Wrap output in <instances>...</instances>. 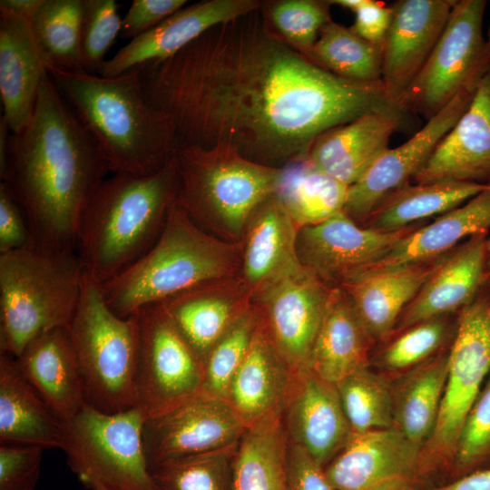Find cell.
I'll list each match as a JSON object with an SVG mask.
<instances>
[{
    "instance_id": "cell-1",
    "label": "cell",
    "mask_w": 490,
    "mask_h": 490,
    "mask_svg": "<svg viewBox=\"0 0 490 490\" xmlns=\"http://www.w3.org/2000/svg\"><path fill=\"white\" fill-rule=\"evenodd\" d=\"M172 120L179 144H226L282 168L318 136L390 103L381 82L338 77L286 43L262 5L204 32L175 55L135 68Z\"/></svg>"
},
{
    "instance_id": "cell-2",
    "label": "cell",
    "mask_w": 490,
    "mask_h": 490,
    "mask_svg": "<svg viewBox=\"0 0 490 490\" xmlns=\"http://www.w3.org/2000/svg\"><path fill=\"white\" fill-rule=\"evenodd\" d=\"M93 137L50 76L30 122L9 138L1 184L17 203L33 247L76 250L83 211L109 172Z\"/></svg>"
},
{
    "instance_id": "cell-3",
    "label": "cell",
    "mask_w": 490,
    "mask_h": 490,
    "mask_svg": "<svg viewBox=\"0 0 490 490\" xmlns=\"http://www.w3.org/2000/svg\"><path fill=\"white\" fill-rule=\"evenodd\" d=\"M46 68L110 172L151 175L172 160L178 146L174 124L150 103L135 68L113 77Z\"/></svg>"
},
{
    "instance_id": "cell-4",
    "label": "cell",
    "mask_w": 490,
    "mask_h": 490,
    "mask_svg": "<svg viewBox=\"0 0 490 490\" xmlns=\"http://www.w3.org/2000/svg\"><path fill=\"white\" fill-rule=\"evenodd\" d=\"M177 190L173 156L156 173L105 179L80 222L76 252L86 273L103 284L147 252L163 229Z\"/></svg>"
},
{
    "instance_id": "cell-5",
    "label": "cell",
    "mask_w": 490,
    "mask_h": 490,
    "mask_svg": "<svg viewBox=\"0 0 490 490\" xmlns=\"http://www.w3.org/2000/svg\"><path fill=\"white\" fill-rule=\"evenodd\" d=\"M240 268V243L209 233L175 201L150 250L100 286L109 308L127 318L200 284L238 276Z\"/></svg>"
},
{
    "instance_id": "cell-6",
    "label": "cell",
    "mask_w": 490,
    "mask_h": 490,
    "mask_svg": "<svg viewBox=\"0 0 490 490\" xmlns=\"http://www.w3.org/2000/svg\"><path fill=\"white\" fill-rule=\"evenodd\" d=\"M176 202L206 231L240 243L247 222L276 191L281 168L253 162L231 146L179 144Z\"/></svg>"
},
{
    "instance_id": "cell-7",
    "label": "cell",
    "mask_w": 490,
    "mask_h": 490,
    "mask_svg": "<svg viewBox=\"0 0 490 490\" xmlns=\"http://www.w3.org/2000/svg\"><path fill=\"white\" fill-rule=\"evenodd\" d=\"M84 269L76 250L33 246L0 254V353L17 358L36 337L67 328Z\"/></svg>"
},
{
    "instance_id": "cell-8",
    "label": "cell",
    "mask_w": 490,
    "mask_h": 490,
    "mask_svg": "<svg viewBox=\"0 0 490 490\" xmlns=\"http://www.w3.org/2000/svg\"><path fill=\"white\" fill-rule=\"evenodd\" d=\"M66 328L86 403L106 413L138 407L137 315L115 314L106 304L100 284L84 270L78 305Z\"/></svg>"
},
{
    "instance_id": "cell-9",
    "label": "cell",
    "mask_w": 490,
    "mask_h": 490,
    "mask_svg": "<svg viewBox=\"0 0 490 490\" xmlns=\"http://www.w3.org/2000/svg\"><path fill=\"white\" fill-rule=\"evenodd\" d=\"M146 419L138 407L106 413L86 404L64 422L68 466L91 489L162 490L145 452Z\"/></svg>"
},
{
    "instance_id": "cell-10",
    "label": "cell",
    "mask_w": 490,
    "mask_h": 490,
    "mask_svg": "<svg viewBox=\"0 0 490 490\" xmlns=\"http://www.w3.org/2000/svg\"><path fill=\"white\" fill-rule=\"evenodd\" d=\"M490 373V275L458 313L447 378L434 431L421 451L426 483L446 477L465 419Z\"/></svg>"
},
{
    "instance_id": "cell-11",
    "label": "cell",
    "mask_w": 490,
    "mask_h": 490,
    "mask_svg": "<svg viewBox=\"0 0 490 490\" xmlns=\"http://www.w3.org/2000/svg\"><path fill=\"white\" fill-rule=\"evenodd\" d=\"M485 0H456L446 27L425 65L399 103L426 120L490 69L483 34Z\"/></svg>"
},
{
    "instance_id": "cell-12",
    "label": "cell",
    "mask_w": 490,
    "mask_h": 490,
    "mask_svg": "<svg viewBox=\"0 0 490 490\" xmlns=\"http://www.w3.org/2000/svg\"><path fill=\"white\" fill-rule=\"evenodd\" d=\"M139 322L137 397L147 418L161 416L201 392L203 362L162 302L136 314Z\"/></svg>"
},
{
    "instance_id": "cell-13",
    "label": "cell",
    "mask_w": 490,
    "mask_h": 490,
    "mask_svg": "<svg viewBox=\"0 0 490 490\" xmlns=\"http://www.w3.org/2000/svg\"><path fill=\"white\" fill-rule=\"evenodd\" d=\"M425 222L395 232H379L358 224L341 211L320 223L299 230V260L323 285L330 289L340 288L368 270L398 240Z\"/></svg>"
},
{
    "instance_id": "cell-14",
    "label": "cell",
    "mask_w": 490,
    "mask_h": 490,
    "mask_svg": "<svg viewBox=\"0 0 490 490\" xmlns=\"http://www.w3.org/2000/svg\"><path fill=\"white\" fill-rule=\"evenodd\" d=\"M331 290L304 269L253 295L263 328L280 356L296 371L308 368Z\"/></svg>"
},
{
    "instance_id": "cell-15",
    "label": "cell",
    "mask_w": 490,
    "mask_h": 490,
    "mask_svg": "<svg viewBox=\"0 0 490 490\" xmlns=\"http://www.w3.org/2000/svg\"><path fill=\"white\" fill-rule=\"evenodd\" d=\"M246 430L226 399L200 393L146 419L143 440L150 469L168 460L234 445Z\"/></svg>"
},
{
    "instance_id": "cell-16",
    "label": "cell",
    "mask_w": 490,
    "mask_h": 490,
    "mask_svg": "<svg viewBox=\"0 0 490 490\" xmlns=\"http://www.w3.org/2000/svg\"><path fill=\"white\" fill-rule=\"evenodd\" d=\"M478 83L465 87L407 142L385 152L348 187L343 211L362 225L387 195L408 184L467 109Z\"/></svg>"
},
{
    "instance_id": "cell-17",
    "label": "cell",
    "mask_w": 490,
    "mask_h": 490,
    "mask_svg": "<svg viewBox=\"0 0 490 490\" xmlns=\"http://www.w3.org/2000/svg\"><path fill=\"white\" fill-rule=\"evenodd\" d=\"M421 451L394 427L352 433L324 471L336 490H379L398 483L422 487Z\"/></svg>"
},
{
    "instance_id": "cell-18",
    "label": "cell",
    "mask_w": 490,
    "mask_h": 490,
    "mask_svg": "<svg viewBox=\"0 0 490 490\" xmlns=\"http://www.w3.org/2000/svg\"><path fill=\"white\" fill-rule=\"evenodd\" d=\"M456 0H399L382 45L381 83L389 102H399L436 47Z\"/></svg>"
},
{
    "instance_id": "cell-19",
    "label": "cell",
    "mask_w": 490,
    "mask_h": 490,
    "mask_svg": "<svg viewBox=\"0 0 490 490\" xmlns=\"http://www.w3.org/2000/svg\"><path fill=\"white\" fill-rule=\"evenodd\" d=\"M262 5L258 0H204L182 7L146 33L130 40L103 64L99 75L113 77L140 65L166 60L210 28Z\"/></svg>"
},
{
    "instance_id": "cell-20",
    "label": "cell",
    "mask_w": 490,
    "mask_h": 490,
    "mask_svg": "<svg viewBox=\"0 0 490 490\" xmlns=\"http://www.w3.org/2000/svg\"><path fill=\"white\" fill-rule=\"evenodd\" d=\"M407 113L399 102L368 112L318 136L309 158L321 171L350 186L389 149L390 138Z\"/></svg>"
},
{
    "instance_id": "cell-21",
    "label": "cell",
    "mask_w": 490,
    "mask_h": 490,
    "mask_svg": "<svg viewBox=\"0 0 490 490\" xmlns=\"http://www.w3.org/2000/svg\"><path fill=\"white\" fill-rule=\"evenodd\" d=\"M289 441L303 447L325 467L352 435L336 385L309 368L298 372L282 411Z\"/></svg>"
},
{
    "instance_id": "cell-22",
    "label": "cell",
    "mask_w": 490,
    "mask_h": 490,
    "mask_svg": "<svg viewBox=\"0 0 490 490\" xmlns=\"http://www.w3.org/2000/svg\"><path fill=\"white\" fill-rule=\"evenodd\" d=\"M413 181L490 185V69L480 79L467 109Z\"/></svg>"
},
{
    "instance_id": "cell-23",
    "label": "cell",
    "mask_w": 490,
    "mask_h": 490,
    "mask_svg": "<svg viewBox=\"0 0 490 490\" xmlns=\"http://www.w3.org/2000/svg\"><path fill=\"white\" fill-rule=\"evenodd\" d=\"M252 298L250 288L238 275L200 284L162 303L203 362L219 338L252 306Z\"/></svg>"
},
{
    "instance_id": "cell-24",
    "label": "cell",
    "mask_w": 490,
    "mask_h": 490,
    "mask_svg": "<svg viewBox=\"0 0 490 490\" xmlns=\"http://www.w3.org/2000/svg\"><path fill=\"white\" fill-rule=\"evenodd\" d=\"M487 237L488 232L473 235L449 252L404 309L392 334L429 318L459 313L473 300L488 276Z\"/></svg>"
},
{
    "instance_id": "cell-25",
    "label": "cell",
    "mask_w": 490,
    "mask_h": 490,
    "mask_svg": "<svg viewBox=\"0 0 490 490\" xmlns=\"http://www.w3.org/2000/svg\"><path fill=\"white\" fill-rule=\"evenodd\" d=\"M47 74L28 18L0 8V95L12 133L30 122Z\"/></svg>"
},
{
    "instance_id": "cell-26",
    "label": "cell",
    "mask_w": 490,
    "mask_h": 490,
    "mask_svg": "<svg viewBox=\"0 0 490 490\" xmlns=\"http://www.w3.org/2000/svg\"><path fill=\"white\" fill-rule=\"evenodd\" d=\"M298 372L280 356L260 318L250 348L230 383L226 400L249 428L283 411Z\"/></svg>"
},
{
    "instance_id": "cell-27",
    "label": "cell",
    "mask_w": 490,
    "mask_h": 490,
    "mask_svg": "<svg viewBox=\"0 0 490 490\" xmlns=\"http://www.w3.org/2000/svg\"><path fill=\"white\" fill-rule=\"evenodd\" d=\"M299 230L274 195L253 211L240 242V276L252 297L266 286L304 270L297 252Z\"/></svg>"
},
{
    "instance_id": "cell-28",
    "label": "cell",
    "mask_w": 490,
    "mask_h": 490,
    "mask_svg": "<svg viewBox=\"0 0 490 490\" xmlns=\"http://www.w3.org/2000/svg\"><path fill=\"white\" fill-rule=\"evenodd\" d=\"M489 228L490 185L464 204L407 234L385 257L356 278L394 271L435 260L473 235L488 232Z\"/></svg>"
},
{
    "instance_id": "cell-29",
    "label": "cell",
    "mask_w": 490,
    "mask_h": 490,
    "mask_svg": "<svg viewBox=\"0 0 490 490\" xmlns=\"http://www.w3.org/2000/svg\"><path fill=\"white\" fill-rule=\"evenodd\" d=\"M15 358L24 379L63 422L87 404L66 328L39 335Z\"/></svg>"
},
{
    "instance_id": "cell-30",
    "label": "cell",
    "mask_w": 490,
    "mask_h": 490,
    "mask_svg": "<svg viewBox=\"0 0 490 490\" xmlns=\"http://www.w3.org/2000/svg\"><path fill=\"white\" fill-rule=\"evenodd\" d=\"M448 254L394 271L358 277L340 287L376 345L391 336L404 309Z\"/></svg>"
},
{
    "instance_id": "cell-31",
    "label": "cell",
    "mask_w": 490,
    "mask_h": 490,
    "mask_svg": "<svg viewBox=\"0 0 490 490\" xmlns=\"http://www.w3.org/2000/svg\"><path fill=\"white\" fill-rule=\"evenodd\" d=\"M375 347L348 295L341 288L333 289L308 368L336 385L346 376L370 367Z\"/></svg>"
},
{
    "instance_id": "cell-32",
    "label": "cell",
    "mask_w": 490,
    "mask_h": 490,
    "mask_svg": "<svg viewBox=\"0 0 490 490\" xmlns=\"http://www.w3.org/2000/svg\"><path fill=\"white\" fill-rule=\"evenodd\" d=\"M64 424L20 373L15 358L0 353V445L62 449Z\"/></svg>"
},
{
    "instance_id": "cell-33",
    "label": "cell",
    "mask_w": 490,
    "mask_h": 490,
    "mask_svg": "<svg viewBox=\"0 0 490 490\" xmlns=\"http://www.w3.org/2000/svg\"><path fill=\"white\" fill-rule=\"evenodd\" d=\"M449 348L394 378V428L423 448L438 416L447 378Z\"/></svg>"
},
{
    "instance_id": "cell-34",
    "label": "cell",
    "mask_w": 490,
    "mask_h": 490,
    "mask_svg": "<svg viewBox=\"0 0 490 490\" xmlns=\"http://www.w3.org/2000/svg\"><path fill=\"white\" fill-rule=\"evenodd\" d=\"M486 186L463 181L408 183L387 195L361 226L398 231L464 204Z\"/></svg>"
},
{
    "instance_id": "cell-35",
    "label": "cell",
    "mask_w": 490,
    "mask_h": 490,
    "mask_svg": "<svg viewBox=\"0 0 490 490\" xmlns=\"http://www.w3.org/2000/svg\"><path fill=\"white\" fill-rule=\"evenodd\" d=\"M287 450L282 412L247 428L232 459L230 490H287Z\"/></svg>"
},
{
    "instance_id": "cell-36",
    "label": "cell",
    "mask_w": 490,
    "mask_h": 490,
    "mask_svg": "<svg viewBox=\"0 0 490 490\" xmlns=\"http://www.w3.org/2000/svg\"><path fill=\"white\" fill-rule=\"evenodd\" d=\"M348 187L321 171L307 156L281 168L273 195L300 229L343 211Z\"/></svg>"
},
{
    "instance_id": "cell-37",
    "label": "cell",
    "mask_w": 490,
    "mask_h": 490,
    "mask_svg": "<svg viewBox=\"0 0 490 490\" xmlns=\"http://www.w3.org/2000/svg\"><path fill=\"white\" fill-rule=\"evenodd\" d=\"M457 318L458 313L436 317L392 334L374 348L370 368L394 379L448 349Z\"/></svg>"
},
{
    "instance_id": "cell-38",
    "label": "cell",
    "mask_w": 490,
    "mask_h": 490,
    "mask_svg": "<svg viewBox=\"0 0 490 490\" xmlns=\"http://www.w3.org/2000/svg\"><path fill=\"white\" fill-rule=\"evenodd\" d=\"M304 55L343 79L358 83L381 82L382 45L361 38L350 27L332 20L321 28L317 41Z\"/></svg>"
},
{
    "instance_id": "cell-39",
    "label": "cell",
    "mask_w": 490,
    "mask_h": 490,
    "mask_svg": "<svg viewBox=\"0 0 490 490\" xmlns=\"http://www.w3.org/2000/svg\"><path fill=\"white\" fill-rule=\"evenodd\" d=\"M82 15L83 0H43L28 19L46 66L83 72L80 53Z\"/></svg>"
},
{
    "instance_id": "cell-40",
    "label": "cell",
    "mask_w": 490,
    "mask_h": 490,
    "mask_svg": "<svg viewBox=\"0 0 490 490\" xmlns=\"http://www.w3.org/2000/svg\"><path fill=\"white\" fill-rule=\"evenodd\" d=\"M352 433L394 427V380L372 368L355 371L336 384Z\"/></svg>"
},
{
    "instance_id": "cell-41",
    "label": "cell",
    "mask_w": 490,
    "mask_h": 490,
    "mask_svg": "<svg viewBox=\"0 0 490 490\" xmlns=\"http://www.w3.org/2000/svg\"><path fill=\"white\" fill-rule=\"evenodd\" d=\"M239 442L162 462L151 473L162 490H230L231 464Z\"/></svg>"
},
{
    "instance_id": "cell-42",
    "label": "cell",
    "mask_w": 490,
    "mask_h": 490,
    "mask_svg": "<svg viewBox=\"0 0 490 490\" xmlns=\"http://www.w3.org/2000/svg\"><path fill=\"white\" fill-rule=\"evenodd\" d=\"M259 323L252 304L214 343L203 360L201 393L226 399L230 383L250 348Z\"/></svg>"
},
{
    "instance_id": "cell-43",
    "label": "cell",
    "mask_w": 490,
    "mask_h": 490,
    "mask_svg": "<svg viewBox=\"0 0 490 490\" xmlns=\"http://www.w3.org/2000/svg\"><path fill=\"white\" fill-rule=\"evenodd\" d=\"M330 3L318 0H279L262 4L278 34L305 54L315 44L321 28L329 21Z\"/></svg>"
},
{
    "instance_id": "cell-44",
    "label": "cell",
    "mask_w": 490,
    "mask_h": 490,
    "mask_svg": "<svg viewBox=\"0 0 490 490\" xmlns=\"http://www.w3.org/2000/svg\"><path fill=\"white\" fill-rule=\"evenodd\" d=\"M487 468H490V373L462 426L446 482Z\"/></svg>"
},
{
    "instance_id": "cell-45",
    "label": "cell",
    "mask_w": 490,
    "mask_h": 490,
    "mask_svg": "<svg viewBox=\"0 0 490 490\" xmlns=\"http://www.w3.org/2000/svg\"><path fill=\"white\" fill-rule=\"evenodd\" d=\"M119 7L115 0H83L80 53L83 72L99 74L106 53L121 34Z\"/></svg>"
},
{
    "instance_id": "cell-46",
    "label": "cell",
    "mask_w": 490,
    "mask_h": 490,
    "mask_svg": "<svg viewBox=\"0 0 490 490\" xmlns=\"http://www.w3.org/2000/svg\"><path fill=\"white\" fill-rule=\"evenodd\" d=\"M43 448L0 445V490H34L41 473Z\"/></svg>"
},
{
    "instance_id": "cell-47",
    "label": "cell",
    "mask_w": 490,
    "mask_h": 490,
    "mask_svg": "<svg viewBox=\"0 0 490 490\" xmlns=\"http://www.w3.org/2000/svg\"><path fill=\"white\" fill-rule=\"evenodd\" d=\"M186 0H133L122 19L120 36L133 39L186 5Z\"/></svg>"
},
{
    "instance_id": "cell-48",
    "label": "cell",
    "mask_w": 490,
    "mask_h": 490,
    "mask_svg": "<svg viewBox=\"0 0 490 490\" xmlns=\"http://www.w3.org/2000/svg\"><path fill=\"white\" fill-rule=\"evenodd\" d=\"M287 490H336L324 467L300 446L288 439L286 463Z\"/></svg>"
},
{
    "instance_id": "cell-49",
    "label": "cell",
    "mask_w": 490,
    "mask_h": 490,
    "mask_svg": "<svg viewBox=\"0 0 490 490\" xmlns=\"http://www.w3.org/2000/svg\"><path fill=\"white\" fill-rule=\"evenodd\" d=\"M33 246L25 218L7 190L0 183V254Z\"/></svg>"
},
{
    "instance_id": "cell-50",
    "label": "cell",
    "mask_w": 490,
    "mask_h": 490,
    "mask_svg": "<svg viewBox=\"0 0 490 490\" xmlns=\"http://www.w3.org/2000/svg\"><path fill=\"white\" fill-rule=\"evenodd\" d=\"M354 13L355 22L350 28L361 38L383 45L392 21V7L384 2L364 0Z\"/></svg>"
},
{
    "instance_id": "cell-51",
    "label": "cell",
    "mask_w": 490,
    "mask_h": 490,
    "mask_svg": "<svg viewBox=\"0 0 490 490\" xmlns=\"http://www.w3.org/2000/svg\"><path fill=\"white\" fill-rule=\"evenodd\" d=\"M426 490H490V468L467 474Z\"/></svg>"
},
{
    "instance_id": "cell-52",
    "label": "cell",
    "mask_w": 490,
    "mask_h": 490,
    "mask_svg": "<svg viewBox=\"0 0 490 490\" xmlns=\"http://www.w3.org/2000/svg\"><path fill=\"white\" fill-rule=\"evenodd\" d=\"M42 3L43 0H1L0 8L12 11L29 19Z\"/></svg>"
},
{
    "instance_id": "cell-53",
    "label": "cell",
    "mask_w": 490,
    "mask_h": 490,
    "mask_svg": "<svg viewBox=\"0 0 490 490\" xmlns=\"http://www.w3.org/2000/svg\"><path fill=\"white\" fill-rule=\"evenodd\" d=\"M379 490H424L422 487L409 483H398Z\"/></svg>"
},
{
    "instance_id": "cell-54",
    "label": "cell",
    "mask_w": 490,
    "mask_h": 490,
    "mask_svg": "<svg viewBox=\"0 0 490 490\" xmlns=\"http://www.w3.org/2000/svg\"><path fill=\"white\" fill-rule=\"evenodd\" d=\"M485 268L486 273L490 275V237H487L485 243Z\"/></svg>"
},
{
    "instance_id": "cell-55",
    "label": "cell",
    "mask_w": 490,
    "mask_h": 490,
    "mask_svg": "<svg viewBox=\"0 0 490 490\" xmlns=\"http://www.w3.org/2000/svg\"><path fill=\"white\" fill-rule=\"evenodd\" d=\"M485 40H486V45L488 46V48H490V25L488 28L487 37L485 38Z\"/></svg>"
},
{
    "instance_id": "cell-56",
    "label": "cell",
    "mask_w": 490,
    "mask_h": 490,
    "mask_svg": "<svg viewBox=\"0 0 490 490\" xmlns=\"http://www.w3.org/2000/svg\"><path fill=\"white\" fill-rule=\"evenodd\" d=\"M92 490H98V489H92Z\"/></svg>"
}]
</instances>
